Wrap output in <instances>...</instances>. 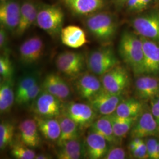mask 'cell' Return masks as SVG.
I'll return each mask as SVG.
<instances>
[{"label":"cell","instance_id":"obj_3","mask_svg":"<svg viewBox=\"0 0 159 159\" xmlns=\"http://www.w3.org/2000/svg\"><path fill=\"white\" fill-rule=\"evenodd\" d=\"M85 24L88 31L97 40L108 42L116 33L117 26L113 17L106 12H96L88 16Z\"/></svg>","mask_w":159,"mask_h":159},{"label":"cell","instance_id":"obj_7","mask_svg":"<svg viewBox=\"0 0 159 159\" xmlns=\"http://www.w3.org/2000/svg\"><path fill=\"white\" fill-rule=\"evenodd\" d=\"M56 97L43 90L33 102L35 115L43 117H57L62 114L63 104Z\"/></svg>","mask_w":159,"mask_h":159},{"label":"cell","instance_id":"obj_22","mask_svg":"<svg viewBox=\"0 0 159 159\" xmlns=\"http://www.w3.org/2000/svg\"><path fill=\"white\" fill-rule=\"evenodd\" d=\"M41 134L49 141H57L61 134L60 125L57 117H34Z\"/></svg>","mask_w":159,"mask_h":159},{"label":"cell","instance_id":"obj_35","mask_svg":"<svg viewBox=\"0 0 159 159\" xmlns=\"http://www.w3.org/2000/svg\"><path fill=\"white\" fill-rule=\"evenodd\" d=\"M131 153L136 159H149L148 156L146 144L144 140H143L140 144H139L135 148V150H133Z\"/></svg>","mask_w":159,"mask_h":159},{"label":"cell","instance_id":"obj_33","mask_svg":"<svg viewBox=\"0 0 159 159\" xmlns=\"http://www.w3.org/2000/svg\"><path fill=\"white\" fill-rule=\"evenodd\" d=\"M14 74V67L8 53H3L0 57L1 80L12 79Z\"/></svg>","mask_w":159,"mask_h":159},{"label":"cell","instance_id":"obj_36","mask_svg":"<svg viewBox=\"0 0 159 159\" xmlns=\"http://www.w3.org/2000/svg\"><path fill=\"white\" fill-rule=\"evenodd\" d=\"M7 30L1 26L0 29V48L4 53H8V37Z\"/></svg>","mask_w":159,"mask_h":159},{"label":"cell","instance_id":"obj_1","mask_svg":"<svg viewBox=\"0 0 159 159\" xmlns=\"http://www.w3.org/2000/svg\"><path fill=\"white\" fill-rule=\"evenodd\" d=\"M119 52L123 61L136 76L145 74L143 47L141 37L129 32H124L120 40Z\"/></svg>","mask_w":159,"mask_h":159},{"label":"cell","instance_id":"obj_10","mask_svg":"<svg viewBox=\"0 0 159 159\" xmlns=\"http://www.w3.org/2000/svg\"><path fill=\"white\" fill-rule=\"evenodd\" d=\"M44 51V44L39 36H33L25 40L19 48L21 62L25 66H32L38 63Z\"/></svg>","mask_w":159,"mask_h":159},{"label":"cell","instance_id":"obj_23","mask_svg":"<svg viewBox=\"0 0 159 159\" xmlns=\"http://www.w3.org/2000/svg\"><path fill=\"white\" fill-rule=\"evenodd\" d=\"M57 119L61 128V134L57 140L58 146L68 140L79 139L81 129L75 122L63 113L57 117Z\"/></svg>","mask_w":159,"mask_h":159},{"label":"cell","instance_id":"obj_6","mask_svg":"<svg viewBox=\"0 0 159 159\" xmlns=\"http://www.w3.org/2000/svg\"><path fill=\"white\" fill-rule=\"evenodd\" d=\"M103 89L116 94H122L130 82L129 72L124 67L117 65L102 75Z\"/></svg>","mask_w":159,"mask_h":159},{"label":"cell","instance_id":"obj_14","mask_svg":"<svg viewBox=\"0 0 159 159\" xmlns=\"http://www.w3.org/2000/svg\"><path fill=\"white\" fill-rule=\"evenodd\" d=\"M109 145L103 137L89 130L84 143L85 156L90 159H104L108 152Z\"/></svg>","mask_w":159,"mask_h":159},{"label":"cell","instance_id":"obj_28","mask_svg":"<svg viewBox=\"0 0 159 159\" xmlns=\"http://www.w3.org/2000/svg\"><path fill=\"white\" fill-rule=\"evenodd\" d=\"M107 116L112 124L116 136L120 140L129 133L138 118L121 117L115 113Z\"/></svg>","mask_w":159,"mask_h":159},{"label":"cell","instance_id":"obj_5","mask_svg":"<svg viewBox=\"0 0 159 159\" xmlns=\"http://www.w3.org/2000/svg\"><path fill=\"white\" fill-rule=\"evenodd\" d=\"M62 113L73 120L81 130L90 127L97 117V113L91 106L84 102H67L63 105Z\"/></svg>","mask_w":159,"mask_h":159},{"label":"cell","instance_id":"obj_37","mask_svg":"<svg viewBox=\"0 0 159 159\" xmlns=\"http://www.w3.org/2000/svg\"><path fill=\"white\" fill-rule=\"evenodd\" d=\"M146 144L148 150V156L149 159H153L154 154L155 148L156 147L158 140L154 136H150L146 137Z\"/></svg>","mask_w":159,"mask_h":159},{"label":"cell","instance_id":"obj_25","mask_svg":"<svg viewBox=\"0 0 159 159\" xmlns=\"http://www.w3.org/2000/svg\"><path fill=\"white\" fill-rule=\"evenodd\" d=\"M59 147L57 153L58 159H79L85 156L84 144L79 139L68 140Z\"/></svg>","mask_w":159,"mask_h":159},{"label":"cell","instance_id":"obj_16","mask_svg":"<svg viewBox=\"0 0 159 159\" xmlns=\"http://www.w3.org/2000/svg\"><path fill=\"white\" fill-rule=\"evenodd\" d=\"M135 81L137 96L143 100H150L159 95V79L152 75H141Z\"/></svg>","mask_w":159,"mask_h":159},{"label":"cell","instance_id":"obj_11","mask_svg":"<svg viewBox=\"0 0 159 159\" xmlns=\"http://www.w3.org/2000/svg\"><path fill=\"white\" fill-rule=\"evenodd\" d=\"M123 100L122 94H116L102 89L88 103L97 114L102 116L114 113L120 102Z\"/></svg>","mask_w":159,"mask_h":159},{"label":"cell","instance_id":"obj_27","mask_svg":"<svg viewBox=\"0 0 159 159\" xmlns=\"http://www.w3.org/2000/svg\"><path fill=\"white\" fill-rule=\"evenodd\" d=\"M16 100V93L14 91L13 80H1L0 84V111L7 113L10 111Z\"/></svg>","mask_w":159,"mask_h":159},{"label":"cell","instance_id":"obj_21","mask_svg":"<svg viewBox=\"0 0 159 159\" xmlns=\"http://www.w3.org/2000/svg\"><path fill=\"white\" fill-rule=\"evenodd\" d=\"M60 35L63 44L72 48H78L88 43L84 31L79 26L63 27Z\"/></svg>","mask_w":159,"mask_h":159},{"label":"cell","instance_id":"obj_42","mask_svg":"<svg viewBox=\"0 0 159 159\" xmlns=\"http://www.w3.org/2000/svg\"><path fill=\"white\" fill-rule=\"evenodd\" d=\"M153 159H159V141L158 140L154 154Z\"/></svg>","mask_w":159,"mask_h":159},{"label":"cell","instance_id":"obj_38","mask_svg":"<svg viewBox=\"0 0 159 159\" xmlns=\"http://www.w3.org/2000/svg\"><path fill=\"white\" fill-rule=\"evenodd\" d=\"M150 111L159 125V103L155 98L150 100Z\"/></svg>","mask_w":159,"mask_h":159},{"label":"cell","instance_id":"obj_2","mask_svg":"<svg viewBox=\"0 0 159 159\" xmlns=\"http://www.w3.org/2000/svg\"><path fill=\"white\" fill-rule=\"evenodd\" d=\"M64 14L60 6L51 4L39 6L35 24L52 37L60 35L63 28Z\"/></svg>","mask_w":159,"mask_h":159},{"label":"cell","instance_id":"obj_4","mask_svg":"<svg viewBox=\"0 0 159 159\" xmlns=\"http://www.w3.org/2000/svg\"><path fill=\"white\" fill-rule=\"evenodd\" d=\"M87 68L93 74L102 75L114 67L119 60L111 47H104L90 52L86 60Z\"/></svg>","mask_w":159,"mask_h":159},{"label":"cell","instance_id":"obj_32","mask_svg":"<svg viewBox=\"0 0 159 159\" xmlns=\"http://www.w3.org/2000/svg\"><path fill=\"white\" fill-rule=\"evenodd\" d=\"M42 90V85L39 83L24 93L21 96L16 100L15 102L20 106L27 105L30 103H33Z\"/></svg>","mask_w":159,"mask_h":159},{"label":"cell","instance_id":"obj_41","mask_svg":"<svg viewBox=\"0 0 159 159\" xmlns=\"http://www.w3.org/2000/svg\"><path fill=\"white\" fill-rule=\"evenodd\" d=\"M137 145L134 142L133 140L131 141L130 143L129 144V146H128V150L131 153L133 150H135V148H137Z\"/></svg>","mask_w":159,"mask_h":159},{"label":"cell","instance_id":"obj_24","mask_svg":"<svg viewBox=\"0 0 159 159\" xmlns=\"http://www.w3.org/2000/svg\"><path fill=\"white\" fill-rule=\"evenodd\" d=\"M90 130L96 132L103 137L110 144L117 145L120 140L116 136L112 124L107 116L96 119L90 126Z\"/></svg>","mask_w":159,"mask_h":159},{"label":"cell","instance_id":"obj_18","mask_svg":"<svg viewBox=\"0 0 159 159\" xmlns=\"http://www.w3.org/2000/svg\"><path fill=\"white\" fill-rule=\"evenodd\" d=\"M39 5L32 0H25L21 4L20 22L15 31L17 36H21L35 24Z\"/></svg>","mask_w":159,"mask_h":159},{"label":"cell","instance_id":"obj_30","mask_svg":"<svg viewBox=\"0 0 159 159\" xmlns=\"http://www.w3.org/2000/svg\"><path fill=\"white\" fill-rule=\"evenodd\" d=\"M15 126L9 121H3L0 124V148L4 150L12 144Z\"/></svg>","mask_w":159,"mask_h":159},{"label":"cell","instance_id":"obj_19","mask_svg":"<svg viewBox=\"0 0 159 159\" xmlns=\"http://www.w3.org/2000/svg\"><path fill=\"white\" fill-rule=\"evenodd\" d=\"M18 130L21 142L31 148H37L40 146V131L34 118L22 121L18 125Z\"/></svg>","mask_w":159,"mask_h":159},{"label":"cell","instance_id":"obj_26","mask_svg":"<svg viewBox=\"0 0 159 159\" xmlns=\"http://www.w3.org/2000/svg\"><path fill=\"white\" fill-rule=\"evenodd\" d=\"M144 103L134 98L123 99L120 102L115 113L121 117H139L143 113Z\"/></svg>","mask_w":159,"mask_h":159},{"label":"cell","instance_id":"obj_29","mask_svg":"<svg viewBox=\"0 0 159 159\" xmlns=\"http://www.w3.org/2000/svg\"><path fill=\"white\" fill-rule=\"evenodd\" d=\"M40 74L38 72L29 73L22 76L18 81L16 90V100L29 89L39 83ZM15 100V102H16Z\"/></svg>","mask_w":159,"mask_h":159},{"label":"cell","instance_id":"obj_12","mask_svg":"<svg viewBox=\"0 0 159 159\" xmlns=\"http://www.w3.org/2000/svg\"><path fill=\"white\" fill-rule=\"evenodd\" d=\"M21 5L14 0H2L0 4L1 26L15 33L20 22Z\"/></svg>","mask_w":159,"mask_h":159},{"label":"cell","instance_id":"obj_31","mask_svg":"<svg viewBox=\"0 0 159 159\" xmlns=\"http://www.w3.org/2000/svg\"><path fill=\"white\" fill-rule=\"evenodd\" d=\"M12 156L17 159H34L36 154L33 150L23 143H16L12 145Z\"/></svg>","mask_w":159,"mask_h":159},{"label":"cell","instance_id":"obj_45","mask_svg":"<svg viewBox=\"0 0 159 159\" xmlns=\"http://www.w3.org/2000/svg\"><path fill=\"white\" fill-rule=\"evenodd\" d=\"M1 1H2V0H1Z\"/></svg>","mask_w":159,"mask_h":159},{"label":"cell","instance_id":"obj_39","mask_svg":"<svg viewBox=\"0 0 159 159\" xmlns=\"http://www.w3.org/2000/svg\"><path fill=\"white\" fill-rule=\"evenodd\" d=\"M129 9L131 10H139V0H127L126 2Z\"/></svg>","mask_w":159,"mask_h":159},{"label":"cell","instance_id":"obj_15","mask_svg":"<svg viewBox=\"0 0 159 159\" xmlns=\"http://www.w3.org/2000/svg\"><path fill=\"white\" fill-rule=\"evenodd\" d=\"M43 89L56 97L61 102L67 101L71 96V90L66 81L59 75H47L41 83Z\"/></svg>","mask_w":159,"mask_h":159},{"label":"cell","instance_id":"obj_8","mask_svg":"<svg viewBox=\"0 0 159 159\" xmlns=\"http://www.w3.org/2000/svg\"><path fill=\"white\" fill-rule=\"evenodd\" d=\"M73 87L77 96L87 101L103 89L101 80L91 72L82 73L75 78Z\"/></svg>","mask_w":159,"mask_h":159},{"label":"cell","instance_id":"obj_40","mask_svg":"<svg viewBox=\"0 0 159 159\" xmlns=\"http://www.w3.org/2000/svg\"><path fill=\"white\" fill-rule=\"evenodd\" d=\"M139 10L145 8L150 2L151 0H139Z\"/></svg>","mask_w":159,"mask_h":159},{"label":"cell","instance_id":"obj_44","mask_svg":"<svg viewBox=\"0 0 159 159\" xmlns=\"http://www.w3.org/2000/svg\"><path fill=\"white\" fill-rule=\"evenodd\" d=\"M127 1V0H116L117 3L119 5V6H122L124 4L126 3V2Z\"/></svg>","mask_w":159,"mask_h":159},{"label":"cell","instance_id":"obj_34","mask_svg":"<svg viewBox=\"0 0 159 159\" xmlns=\"http://www.w3.org/2000/svg\"><path fill=\"white\" fill-rule=\"evenodd\" d=\"M126 158V152L123 148L114 147L109 148L104 159H124Z\"/></svg>","mask_w":159,"mask_h":159},{"label":"cell","instance_id":"obj_43","mask_svg":"<svg viewBox=\"0 0 159 159\" xmlns=\"http://www.w3.org/2000/svg\"><path fill=\"white\" fill-rule=\"evenodd\" d=\"M35 159H51V157L49 155H48V154H39V155H36Z\"/></svg>","mask_w":159,"mask_h":159},{"label":"cell","instance_id":"obj_9","mask_svg":"<svg viewBox=\"0 0 159 159\" xmlns=\"http://www.w3.org/2000/svg\"><path fill=\"white\" fill-rule=\"evenodd\" d=\"M132 26L140 37L159 43V14L152 12L135 18Z\"/></svg>","mask_w":159,"mask_h":159},{"label":"cell","instance_id":"obj_13","mask_svg":"<svg viewBox=\"0 0 159 159\" xmlns=\"http://www.w3.org/2000/svg\"><path fill=\"white\" fill-rule=\"evenodd\" d=\"M159 133V125L151 111L141 114L131 130V136L133 138H146L155 136Z\"/></svg>","mask_w":159,"mask_h":159},{"label":"cell","instance_id":"obj_17","mask_svg":"<svg viewBox=\"0 0 159 159\" xmlns=\"http://www.w3.org/2000/svg\"><path fill=\"white\" fill-rule=\"evenodd\" d=\"M141 37L144 53L145 74L159 75V45L157 43Z\"/></svg>","mask_w":159,"mask_h":159},{"label":"cell","instance_id":"obj_20","mask_svg":"<svg viewBox=\"0 0 159 159\" xmlns=\"http://www.w3.org/2000/svg\"><path fill=\"white\" fill-rule=\"evenodd\" d=\"M73 13L81 16H89L103 8L104 0H61Z\"/></svg>","mask_w":159,"mask_h":159}]
</instances>
